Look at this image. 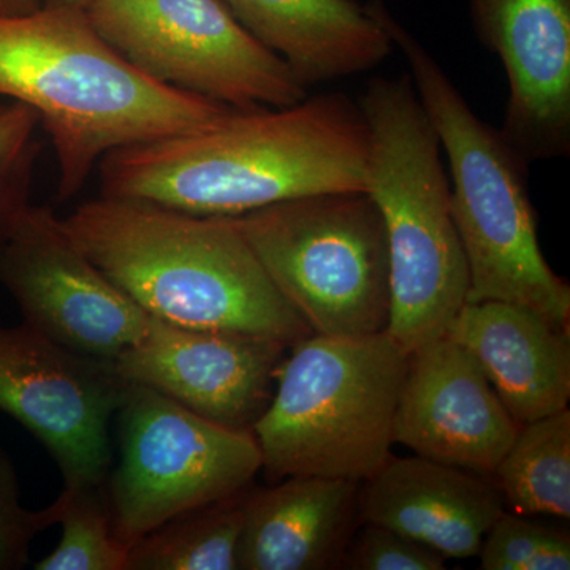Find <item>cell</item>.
Segmentation results:
<instances>
[{"label":"cell","instance_id":"cell-1","mask_svg":"<svg viewBox=\"0 0 570 570\" xmlns=\"http://www.w3.org/2000/svg\"><path fill=\"white\" fill-rule=\"evenodd\" d=\"M370 127L344 92L291 107L234 108L193 132L137 142L100 160V195L236 217L330 193L365 190Z\"/></svg>","mask_w":570,"mask_h":570},{"label":"cell","instance_id":"cell-2","mask_svg":"<svg viewBox=\"0 0 570 570\" xmlns=\"http://www.w3.org/2000/svg\"><path fill=\"white\" fill-rule=\"evenodd\" d=\"M0 97L32 108L59 167L58 197H75L108 153L193 132L234 108L146 77L82 10L41 6L0 17Z\"/></svg>","mask_w":570,"mask_h":570},{"label":"cell","instance_id":"cell-3","mask_svg":"<svg viewBox=\"0 0 570 570\" xmlns=\"http://www.w3.org/2000/svg\"><path fill=\"white\" fill-rule=\"evenodd\" d=\"M61 224L81 253L151 317L269 337L288 347L314 335L234 217L100 195L61 217Z\"/></svg>","mask_w":570,"mask_h":570},{"label":"cell","instance_id":"cell-4","mask_svg":"<svg viewBox=\"0 0 570 570\" xmlns=\"http://www.w3.org/2000/svg\"><path fill=\"white\" fill-rule=\"evenodd\" d=\"M371 9L409 66L450 165L452 213L469 269L468 303H517L569 330L570 287L540 249L530 165L482 121L433 55L381 0Z\"/></svg>","mask_w":570,"mask_h":570},{"label":"cell","instance_id":"cell-5","mask_svg":"<svg viewBox=\"0 0 570 570\" xmlns=\"http://www.w3.org/2000/svg\"><path fill=\"white\" fill-rule=\"evenodd\" d=\"M358 104L370 127L365 190L387 232L385 332L411 354L448 335L466 305V255L441 142L409 73L374 77Z\"/></svg>","mask_w":570,"mask_h":570},{"label":"cell","instance_id":"cell-6","mask_svg":"<svg viewBox=\"0 0 570 570\" xmlns=\"http://www.w3.org/2000/svg\"><path fill=\"white\" fill-rule=\"evenodd\" d=\"M291 348L253 426L266 479L362 483L392 459L407 352L387 332L311 335Z\"/></svg>","mask_w":570,"mask_h":570},{"label":"cell","instance_id":"cell-7","mask_svg":"<svg viewBox=\"0 0 570 570\" xmlns=\"http://www.w3.org/2000/svg\"><path fill=\"white\" fill-rule=\"evenodd\" d=\"M234 219L314 335L387 330V232L366 190L305 195Z\"/></svg>","mask_w":570,"mask_h":570},{"label":"cell","instance_id":"cell-8","mask_svg":"<svg viewBox=\"0 0 570 570\" xmlns=\"http://www.w3.org/2000/svg\"><path fill=\"white\" fill-rule=\"evenodd\" d=\"M118 420L121 459L107 490L116 532L129 551L179 513L249 489L262 471L253 431L214 423L137 382Z\"/></svg>","mask_w":570,"mask_h":570},{"label":"cell","instance_id":"cell-9","mask_svg":"<svg viewBox=\"0 0 570 570\" xmlns=\"http://www.w3.org/2000/svg\"><path fill=\"white\" fill-rule=\"evenodd\" d=\"M96 31L146 77L238 110L291 107L307 89L224 0H94Z\"/></svg>","mask_w":570,"mask_h":570},{"label":"cell","instance_id":"cell-10","mask_svg":"<svg viewBox=\"0 0 570 570\" xmlns=\"http://www.w3.org/2000/svg\"><path fill=\"white\" fill-rule=\"evenodd\" d=\"M129 385L115 360L71 351L24 322L0 325V411L39 439L63 485L107 482L110 423Z\"/></svg>","mask_w":570,"mask_h":570},{"label":"cell","instance_id":"cell-11","mask_svg":"<svg viewBox=\"0 0 570 570\" xmlns=\"http://www.w3.org/2000/svg\"><path fill=\"white\" fill-rule=\"evenodd\" d=\"M0 285L24 324L97 358H118L151 324L153 317L71 242L48 206H29L0 249Z\"/></svg>","mask_w":570,"mask_h":570},{"label":"cell","instance_id":"cell-12","mask_svg":"<svg viewBox=\"0 0 570 570\" xmlns=\"http://www.w3.org/2000/svg\"><path fill=\"white\" fill-rule=\"evenodd\" d=\"M291 348L269 337L186 328L153 317L145 335L115 360L122 376L178 401L195 414L253 431Z\"/></svg>","mask_w":570,"mask_h":570},{"label":"cell","instance_id":"cell-13","mask_svg":"<svg viewBox=\"0 0 570 570\" xmlns=\"http://www.w3.org/2000/svg\"><path fill=\"white\" fill-rule=\"evenodd\" d=\"M480 43L504 66L499 132L527 160L570 154V0H469Z\"/></svg>","mask_w":570,"mask_h":570},{"label":"cell","instance_id":"cell-14","mask_svg":"<svg viewBox=\"0 0 570 570\" xmlns=\"http://www.w3.org/2000/svg\"><path fill=\"white\" fill-rule=\"evenodd\" d=\"M520 428L475 360L448 335L409 354L395 442L415 455L493 475Z\"/></svg>","mask_w":570,"mask_h":570},{"label":"cell","instance_id":"cell-15","mask_svg":"<svg viewBox=\"0 0 570 570\" xmlns=\"http://www.w3.org/2000/svg\"><path fill=\"white\" fill-rule=\"evenodd\" d=\"M505 512L501 491L474 472L423 459H390L363 480L358 517L449 558H472Z\"/></svg>","mask_w":570,"mask_h":570},{"label":"cell","instance_id":"cell-16","mask_svg":"<svg viewBox=\"0 0 570 570\" xmlns=\"http://www.w3.org/2000/svg\"><path fill=\"white\" fill-rule=\"evenodd\" d=\"M448 336L475 360L519 425L549 417L570 400L569 330L517 303H466Z\"/></svg>","mask_w":570,"mask_h":570},{"label":"cell","instance_id":"cell-17","mask_svg":"<svg viewBox=\"0 0 570 570\" xmlns=\"http://www.w3.org/2000/svg\"><path fill=\"white\" fill-rule=\"evenodd\" d=\"M250 36L306 89L373 70L395 51L370 3L358 0H224Z\"/></svg>","mask_w":570,"mask_h":570},{"label":"cell","instance_id":"cell-18","mask_svg":"<svg viewBox=\"0 0 570 570\" xmlns=\"http://www.w3.org/2000/svg\"><path fill=\"white\" fill-rule=\"evenodd\" d=\"M250 490L238 549V569L340 568L358 515L360 482L295 475Z\"/></svg>","mask_w":570,"mask_h":570},{"label":"cell","instance_id":"cell-19","mask_svg":"<svg viewBox=\"0 0 570 570\" xmlns=\"http://www.w3.org/2000/svg\"><path fill=\"white\" fill-rule=\"evenodd\" d=\"M249 489L187 510L138 540L126 570H236Z\"/></svg>","mask_w":570,"mask_h":570},{"label":"cell","instance_id":"cell-20","mask_svg":"<svg viewBox=\"0 0 570 570\" xmlns=\"http://www.w3.org/2000/svg\"><path fill=\"white\" fill-rule=\"evenodd\" d=\"M504 502L521 515L570 517V412L521 425L494 471Z\"/></svg>","mask_w":570,"mask_h":570},{"label":"cell","instance_id":"cell-21","mask_svg":"<svg viewBox=\"0 0 570 570\" xmlns=\"http://www.w3.org/2000/svg\"><path fill=\"white\" fill-rule=\"evenodd\" d=\"M47 513L52 524H61L58 547L36 570H126L129 547L119 539L107 482L63 485Z\"/></svg>","mask_w":570,"mask_h":570},{"label":"cell","instance_id":"cell-22","mask_svg":"<svg viewBox=\"0 0 570 570\" xmlns=\"http://www.w3.org/2000/svg\"><path fill=\"white\" fill-rule=\"evenodd\" d=\"M39 116L0 97V249L31 206L33 175L41 153Z\"/></svg>","mask_w":570,"mask_h":570},{"label":"cell","instance_id":"cell-23","mask_svg":"<svg viewBox=\"0 0 570 570\" xmlns=\"http://www.w3.org/2000/svg\"><path fill=\"white\" fill-rule=\"evenodd\" d=\"M479 554L485 570H569L570 539L566 532L504 512Z\"/></svg>","mask_w":570,"mask_h":570},{"label":"cell","instance_id":"cell-24","mask_svg":"<svg viewBox=\"0 0 570 570\" xmlns=\"http://www.w3.org/2000/svg\"><path fill=\"white\" fill-rule=\"evenodd\" d=\"M445 558L400 532L363 523L348 540L340 568L352 570H444Z\"/></svg>","mask_w":570,"mask_h":570},{"label":"cell","instance_id":"cell-25","mask_svg":"<svg viewBox=\"0 0 570 570\" xmlns=\"http://www.w3.org/2000/svg\"><path fill=\"white\" fill-rule=\"evenodd\" d=\"M50 527L47 509L22 508L17 469L0 448V570L24 568L33 539Z\"/></svg>","mask_w":570,"mask_h":570},{"label":"cell","instance_id":"cell-26","mask_svg":"<svg viewBox=\"0 0 570 570\" xmlns=\"http://www.w3.org/2000/svg\"><path fill=\"white\" fill-rule=\"evenodd\" d=\"M43 6V0H0V17H20L33 13Z\"/></svg>","mask_w":570,"mask_h":570},{"label":"cell","instance_id":"cell-27","mask_svg":"<svg viewBox=\"0 0 570 570\" xmlns=\"http://www.w3.org/2000/svg\"><path fill=\"white\" fill-rule=\"evenodd\" d=\"M94 0H43L45 7H58V9H73L86 11Z\"/></svg>","mask_w":570,"mask_h":570}]
</instances>
